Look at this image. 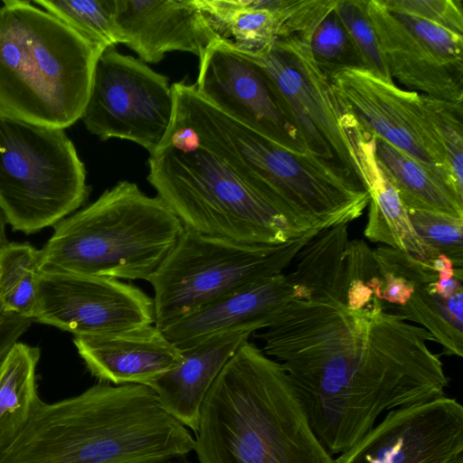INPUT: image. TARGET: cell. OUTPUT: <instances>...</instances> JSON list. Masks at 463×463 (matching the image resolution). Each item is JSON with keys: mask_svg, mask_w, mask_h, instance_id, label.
Listing matches in <instances>:
<instances>
[{"mask_svg": "<svg viewBox=\"0 0 463 463\" xmlns=\"http://www.w3.org/2000/svg\"><path fill=\"white\" fill-rule=\"evenodd\" d=\"M348 232L327 230L297 254L290 271L301 295L256 336L287 373L317 437L339 455L386 412L446 395L449 380L424 328L376 297L346 303Z\"/></svg>", "mask_w": 463, "mask_h": 463, "instance_id": "cell-1", "label": "cell"}, {"mask_svg": "<svg viewBox=\"0 0 463 463\" xmlns=\"http://www.w3.org/2000/svg\"><path fill=\"white\" fill-rule=\"evenodd\" d=\"M173 93L179 145L215 155L303 230L348 225L368 207L367 191L337 164L288 149L237 122L194 84L175 83Z\"/></svg>", "mask_w": 463, "mask_h": 463, "instance_id": "cell-2", "label": "cell"}, {"mask_svg": "<svg viewBox=\"0 0 463 463\" xmlns=\"http://www.w3.org/2000/svg\"><path fill=\"white\" fill-rule=\"evenodd\" d=\"M191 431L142 384L99 382L42 402L0 463H168L194 451Z\"/></svg>", "mask_w": 463, "mask_h": 463, "instance_id": "cell-3", "label": "cell"}, {"mask_svg": "<svg viewBox=\"0 0 463 463\" xmlns=\"http://www.w3.org/2000/svg\"><path fill=\"white\" fill-rule=\"evenodd\" d=\"M194 439L199 463H335L282 365L249 341L209 390Z\"/></svg>", "mask_w": 463, "mask_h": 463, "instance_id": "cell-4", "label": "cell"}, {"mask_svg": "<svg viewBox=\"0 0 463 463\" xmlns=\"http://www.w3.org/2000/svg\"><path fill=\"white\" fill-rule=\"evenodd\" d=\"M103 51L31 1H3L0 109L40 125L75 124Z\"/></svg>", "mask_w": 463, "mask_h": 463, "instance_id": "cell-5", "label": "cell"}, {"mask_svg": "<svg viewBox=\"0 0 463 463\" xmlns=\"http://www.w3.org/2000/svg\"><path fill=\"white\" fill-rule=\"evenodd\" d=\"M184 230L160 197L121 181L54 226L39 270L149 281Z\"/></svg>", "mask_w": 463, "mask_h": 463, "instance_id": "cell-6", "label": "cell"}, {"mask_svg": "<svg viewBox=\"0 0 463 463\" xmlns=\"http://www.w3.org/2000/svg\"><path fill=\"white\" fill-rule=\"evenodd\" d=\"M147 180L184 229L236 241L276 245L308 232L204 148L162 146Z\"/></svg>", "mask_w": 463, "mask_h": 463, "instance_id": "cell-7", "label": "cell"}, {"mask_svg": "<svg viewBox=\"0 0 463 463\" xmlns=\"http://www.w3.org/2000/svg\"><path fill=\"white\" fill-rule=\"evenodd\" d=\"M86 170L64 128L0 109V208L13 231L33 234L87 200Z\"/></svg>", "mask_w": 463, "mask_h": 463, "instance_id": "cell-8", "label": "cell"}, {"mask_svg": "<svg viewBox=\"0 0 463 463\" xmlns=\"http://www.w3.org/2000/svg\"><path fill=\"white\" fill-rule=\"evenodd\" d=\"M319 232L276 245L251 244L184 229L155 271L154 324L161 330L219 298L283 273Z\"/></svg>", "mask_w": 463, "mask_h": 463, "instance_id": "cell-9", "label": "cell"}, {"mask_svg": "<svg viewBox=\"0 0 463 463\" xmlns=\"http://www.w3.org/2000/svg\"><path fill=\"white\" fill-rule=\"evenodd\" d=\"M174 110L168 78L112 47L97 60L80 119L101 140H129L152 155L167 136Z\"/></svg>", "mask_w": 463, "mask_h": 463, "instance_id": "cell-10", "label": "cell"}, {"mask_svg": "<svg viewBox=\"0 0 463 463\" xmlns=\"http://www.w3.org/2000/svg\"><path fill=\"white\" fill-rule=\"evenodd\" d=\"M250 57L267 75L306 151L337 164L356 178L340 130L341 111L329 79L317 66L307 42L297 35L288 36Z\"/></svg>", "mask_w": 463, "mask_h": 463, "instance_id": "cell-11", "label": "cell"}, {"mask_svg": "<svg viewBox=\"0 0 463 463\" xmlns=\"http://www.w3.org/2000/svg\"><path fill=\"white\" fill-rule=\"evenodd\" d=\"M328 79L340 111L353 116L364 131L453 183L419 92L401 89L364 68L341 69Z\"/></svg>", "mask_w": 463, "mask_h": 463, "instance_id": "cell-12", "label": "cell"}, {"mask_svg": "<svg viewBox=\"0 0 463 463\" xmlns=\"http://www.w3.org/2000/svg\"><path fill=\"white\" fill-rule=\"evenodd\" d=\"M33 321L74 336L104 335L154 324V304L119 279L40 271Z\"/></svg>", "mask_w": 463, "mask_h": 463, "instance_id": "cell-13", "label": "cell"}, {"mask_svg": "<svg viewBox=\"0 0 463 463\" xmlns=\"http://www.w3.org/2000/svg\"><path fill=\"white\" fill-rule=\"evenodd\" d=\"M335 463H463V406L445 395L390 411Z\"/></svg>", "mask_w": 463, "mask_h": 463, "instance_id": "cell-14", "label": "cell"}, {"mask_svg": "<svg viewBox=\"0 0 463 463\" xmlns=\"http://www.w3.org/2000/svg\"><path fill=\"white\" fill-rule=\"evenodd\" d=\"M199 60L194 85L201 97L231 118L278 144L307 152L267 75L252 58L215 42Z\"/></svg>", "mask_w": 463, "mask_h": 463, "instance_id": "cell-15", "label": "cell"}, {"mask_svg": "<svg viewBox=\"0 0 463 463\" xmlns=\"http://www.w3.org/2000/svg\"><path fill=\"white\" fill-rule=\"evenodd\" d=\"M114 35L139 60L156 63L179 51L199 57L216 36L205 24L195 0H114Z\"/></svg>", "mask_w": 463, "mask_h": 463, "instance_id": "cell-16", "label": "cell"}, {"mask_svg": "<svg viewBox=\"0 0 463 463\" xmlns=\"http://www.w3.org/2000/svg\"><path fill=\"white\" fill-rule=\"evenodd\" d=\"M300 295L290 272L280 273L207 304L162 329L180 350L215 335L269 327L280 310Z\"/></svg>", "mask_w": 463, "mask_h": 463, "instance_id": "cell-17", "label": "cell"}, {"mask_svg": "<svg viewBox=\"0 0 463 463\" xmlns=\"http://www.w3.org/2000/svg\"><path fill=\"white\" fill-rule=\"evenodd\" d=\"M339 127L354 173L370 196L364 236L431 266L439 253L414 231L397 191L377 163L374 137L345 112H341Z\"/></svg>", "mask_w": 463, "mask_h": 463, "instance_id": "cell-18", "label": "cell"}, {"mask_svg": "<svg viewBox=\"0 0 463 463\" xmlns=\"http://www.w3.org/2000/svg\"><path fill=\"white\" fill-rule=\"evenodd\" d=\"M73 344L90 373L114 385L149 386L182 357L181 350L155 324L74 336Z\"/></svg>", "mask_w": 463, "mask_h": 463, "instance_id": "cell-19", "label": "cell"}, {"mask_svg": "<svg viewBox=\"0 0 463 463\" xmlns=\"http://www.w3.org/2000/svg\"><path fill=\"white\" fill-rule=\"evenodd\" d=\"M364 5L392 79L423 95L463 103V67L440 59L381 0H364Z\"/></svg>", "mask_w": 463, "mask_h": 463, "instance_id": "cell-20", "label": "cell"}, {"mask_svg": "<svg viewBox=\"0 0 463 463\" xmlns=\"http://www.w3.org/2000/svg\"><path fill=\"white\" fill-rule=\"evenodd\" d=\"M251 333L219 335L181 350L180 362L150 387L163 408L194 434L204 399L221 371Z\"/></svg>", "mask_w": 463, "mask_h": 463, "instance_id": "cell-21", "label": "cell"}, {"mask_svg": "<svg viewBox=\"0 0 463 463\" xmlns=\"http://www.w3.org/2000/svg\"><path fill=\"white\" fill-rule=\"evenodd\" d=\"M208 28L234 51L255 56L284 35L281 0H195Z\"/></svg>", "mask_w": 463, "mask_h": 463, "instance_id": "cell-22", "label": "cell"}, {"mask_svg": "<svg viewBox=\"0 0 463 463\" xmlns=\"http://www.w3.org/2000/svg\"><path fill=\"white\" fill-rule=\"evenodd\" d=\"M374 153L407 211L425 210L463 218V196L448 176L377 137Z\"/></svg>", "mask_w": 463, "mask_h": 463, "instance_id": "cell-23", "label": "cell"}, {"mask_svg": "<svg viewBox=\"0 0 463 463\" xmlns=\"http://www.w3.org/2000/svg\"><path fill=\"white\" fill-rule=\"evenodd\" d=\"M37 346L15 342L0 363V452L24 430L43 402L38 392Z\"/></svg>", "mask_w": 463, "mask_h": 463, "instance_id": "cell-24", "label": "cell"}, {"mask_svg": "<svg viewBox=\"0 0 463 463\" xmlns=\"http://www.w3.org/2000/svg\"><path fill=\"white\" fill-rule=\"evenodd\" d=\"M462 304L463 290L444 298L430 291L428 284L415 286L414 293L403 306L383 301L388 311L428 331L433 342L442 346L443 354L458 358L463 355Z\"/></svg>", "mask_w": 463, "mask_h": 463, "instance_id": "cell-25", "label": "cell"}, {"mask_svg": "<svg viewBox=\"0 0 463 463\" xmlns=\"http://www.w3.org/2000/svg\"><path fill=\"white\" fill-rule=\"evenodd\" d=\"M40 250L28 243L0 248V311L33 319L37 302Z\"/></svg>", "mask_w": 463, "mask_h": 463, "instance_id": "cell-26", "label": "cell"}, {"mask_svg": "<svg viewBox=\"0 0 463 463\" xmlns=\"http://www.w3.org/2000/svg\"><path fill=\"white\" fill-rule=\"evenodd\" d=\"M33 3L100 49L117 44L114 0H34Z\"/></svg>", "mask_w": 463, "mask_h": 463, "instance_id": "cell-27", "label": "cell"}, {"mask_svg": "<svg viewBox=\"0 0 463 463\" xmlns=\"http://www.w3.org/2000/svg\"><path fill=\"white\" fill-rule=\"evenodd\" d=\"M319 69L330 77L345 68H364V63L334 9L303 39Z\"/></svg>", "mask_w": 463, "mask_h": 463, "instance_id": "cell-28", "label": "cell"}, {"mask_svg": "<svg viewBox=\"0 0 463 463\" xmlns=\"http://www.w3.org/2000/svg\"><path fill=\"white\" fill-rule=\"evenodd\" d=\"M422 107L445 152L446 165L463 196V103L420 94Z\"/></svg>", "mask_w": 463, "mask_h": 463, "instance_id": "cell-29", "label": "cell"}, {"mask_svg": "<svg viewBox=\"0 0 463 463\" xmlns=\"http://www.w3.org/2000/svg\"><path fill=\"white\" fill-rule=\"evenodd\" d=\"M410 222L421 240L446 255L457 269H463V218L425 210L407 211Z\"/></svg>", "mask_w": 463, "mask_h": 463, "instance_id": "cell-30", "label": "cell"}, {"mask_svg": "<svg viewBox=\"0 0 463 463\" xmlns=\"http://www.w3.org/2000/svg\"><path fill=\"white\" fill-rule=\"evenodd\" d=\"M335 11L359 52L366 70L393 81L365 10L364 0H336Z\"/></svg>", "mask_w": 463, "mask_h": 463, "instance_id": "cell-31", "label": "cell"}, {"mask_svg": "<svg viewBox=\"0 0 463 463\" xmlns=\"http://www.w3.org/2000/svg\"><path fill=\"white\" fill-rule=\"evenodd\" d=\"M390 11L419 18L463 35V12L455 0H381Z\"/></svg>", "mask_w": 463, "mask_h": 463, "instance_id": "cell-32", "label": "cell"}, {"mask_svg": "<svg viewBox=\"0 0 463 463\" xmlns=\"http://www.w3.org/2000/svg\"><path fill=\"white\" fill-rule=\"evenodd\" d=\"M392 14L440 59L463 67V35L419 18Z\"/></svg>", "mask_w": 463, "mask_h": 463, "instance_id": "cell-33", "label": "cell"}, {"mask_svg": "<svg viewBox=\"0 0 463 463\" xmlns=\"http://www.w3.org/2000/svg\"><path fill=\"white\" fill-rule=\"evenodd\" d=\"M378 272L380 287L376 298L391 305H405L414 293V284L391 271L378 269Z\"/></svg>", "mask_w": 463, "mask_h": 463, "instance_id": "cell-34", "label": "cell"}, {"mask_svg": "<svg viewBox=\"0 0 463 463\" xmlns=\"http://www.w3.org/2000/svg\"><path fill=\"white\" fill-rule=\"evenodd\" d=\"M33 320L0 311V363L11 348L30 327Z\"/></svg>", "mask_w": 463, "mask_h": 463, "instance_id": "cell-35", "label": "cell"}, {"mask_svg": "<svg viewBox=\"0 0 463 463\" xmlns=\"http://www.w3.org/2000/svg\"><path fill=\"white\" fill-rule=\"evenodd\" d=\"M462 279L453 277L450 279H440L428 284L430 291L444 298L454 296L460 290H463Z\"/></svg>", "mask_w": 463, "mask_h": 463, "instance_id": "cell-36", "label": "cell"}, {"mask_svg": "<svg viewBox=\"0 0 463 463\" xmlns=\"http://www.w3.org/2000/svg\"><path fill=\"white\" fill-rule=\"evenodd\" d=\"M6 224V217L2 209L0 208V248L8 242L5 233Z\"/></svg>", "mask_w": 463, "mask_h": 463, "instance_id": "cell-37", "label": "cell"}]
</instances>
